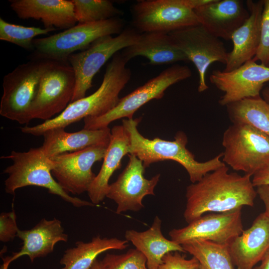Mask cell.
I'll use <instances>...</instances> for the list:
<instances>
[{"mask_svg": "<svg viewBox=\"0 0 269 269\" xmlns=\"http://www.w3.org/2000/svg\"><path fill=\"white\" fill-rule=\"evenodd\" d=\"M251 175L229 172L226 165L208 173L186 188L183 213L189 223L207 213H222L253 207L257 195Z\"/></svg>", "mask_w": 269, "mask_h": 269, "instance_id": "obj_1", "label": "cell"}, {"mask_svg": "<svg viewBox=\"0 0 269 269\" xmlns=\"http://www.w3.org/2000/svg\"><path fill=\"white\" fill-rule=\"evenodd\" d=\"M128 61L120 51L116 53L107 65L102 82L92 94L70 103L57 116L33 126L20 128L24 134L42 135L50 129H64L87 117L105 115L118 104L119 94L131 79V70L126 67Z\"/></svg>", "mask_w": 269, "mask_h": 269, "instance_id": "obj_2", "label": "cell"}, {"mask_svg": "<svg viewBox=\"0 0 269 269\" xmlns=\"http://www.w3.org/2000/svg\"><path fill=\"white\" fill-rule=\"evenodd\" d=\"M141 120V118L124 119L122 125L130 139L129 154L134 155L140 159L145 168L153 163L172 160L186 169L190 180L194 183L200 180L208 173L226 165L221 160L223 153L204 162L197 161L194 155L186 148L188 139L183 132H178L172 141L159 137L152 139L144 137L137 128Z\"/></svg>", "mask_w": 269, "mask_h": 269, "instance_id": "obj_3", "label": "cell"}, {"mask_svg": "<svg viewBox=\"0 0 269 269\" xmlns=\"http://www.w3.org/2000/svg\"><path fill=\"white\" fill-rule=\"evenodd\" d=\"M1 158L12 161V164L3 170L7 174L4 190L8 194H14L20 188L36 186L46 188L49 193L59 196L76 207L95 205L70 195L60 187L51 173L54 162L45 155L40 147L31 148L25 152L13 150Z\"/></svg>", "mask_w": 269, "mask_h": 269, "instance_id": "obj_4", "label": "cell"}, {"mask_svg": "<svg viewBox=\"0 0 269 269\" xmlns=\"http://www.w3.org/2000/svg\"><path fill=\"white\" fill-rule=\"evenodd\" d=\"M124 25L125 21L120 17L78 23L61 32L35 38L33 50L36 59L68 62L71 55L87 49L100 38L120 34L125 29Z\"/></svg>", "mask_w": 269, "mask_h": 269, "instance_id": "obj_5", "label": "cell"}, {"mask_svg": "<svg viewBox=\"0 0 269 269\" xmlns=\"http://www.w3.org/2000/svg\"><path fill=\"white\" fill-rule=\"evenodd\" d=\"M47 60L36 59L18 65L3 79L0 115L21 124L31 120L30 110Z\"/></svg>", "mask_w": 269, "mask_h": 269, "instance_id": "obj_6", "label": "cell"}, {"mask_svg": "<svg viewBox=\"0 0 269 269\" xmlns=\"http://www.w3.org/2000/svg\"><path fill=\"white\" fill-rule=\"evenodd\" d=\"M223 161L253 176L269 162V137L248 124L233 123L224 133Z\"/></svg>", "mask_w": 269, "mask_h": 269, "instance_id": "obj_7", "label": "cell"}, {"mask_svg": "<svg viewBox=\"0 0 269 269\" xmlns=\"http://www.w3.org/2000/svg\"><path fill=\"white\" fill-rule=\"evenodd\" d=\"M191 75V70L186 65L176 64L169 67L121 98L116 106L107 113L85 118L84 129L99 130L108 127L112 122L121 118L133 119L134 113L141 107L151 100L161 99L168 87Z\"/></svg>", "mask_w": 269, "mask_h": 269, "instance_id": "obj_8", "label": "cell"}, {"mask_svg": "<svg viewBox=\"0 0 269 269\" xmlns=\"http://www.w3.org/2000/svg\"><path fill=\"white\" fill-rule=\"evenodd\" d=\"M140 33L133 27H127L118 35L103 37L87 49L75 53L68 58L76 77V86L71 102L86 97L92 86L93 79L103 66L120 50L133 44Z\"/></svg>", "mask_w": 269, "mask_h": 269, "instance_id": "obj_9", "label": "cell"}, {"mask_svg": "<svg viewBox=\"0 0 269 269\" xmlns=\"http://www.w3.org/2000/svg\"><path fill=\"white\" fill-rule=\"evenodd\" d=\"M75 86V73L68 62L47 60L31 105L32 120L45 121L61 114L71 102Z\"/></svg>", "mask_w": 269, "mask_h": 269, "instance_id": "obj_10", "label": "cell"}, {"mask_svg": "<svg viewBox=\"0 0 269 269\" xmlns=\"http://www.w3.org/2000/svg\"><path fill=\"white\" fill-rule=\"evenodd\" d=\"M132 25L139 33L170 32L200 24L194 10L181 0H144L132 8Z\"/></svg>", "mask_w": 269, "mask_h": 269, "instance_id": "obj_11", "label": "cell"}, {"mask_svg": "<svg viewBox=\"0 0 269 269\" xmlns=\"http://www.w3.org/2000/svg\"><path fill=\"white\" fill-rule=\"evenodd\" d=\"M175 45L195 66L199 75L198 91L208 89L205 74L214 62L226 64L228 53L224 44L201 25L187 27L169 33Z\"/></svg>", "mask_w": 269, "mask_h": 269, "instance_id": "obj_12", "label": "cell"}, {"mask_svg": "<svg viewBox=\"0 0 269 269\" xmlns=\"http://www.w3.org/2000/svg\"><path fill=\"white\" fill-rule=\"evenodd\" d=\"M241 210L205 214L184 227L171 230L169 236L181 245L206 241L228 246L244 231Z\"/></svg>", "mask_w": 269, "mask_h": 269, "instance_id": "obj_13", "label": "cell"}, {"mask_svg": "<svg viewBox=\"0 0 269 269\" xmlns=\"http://www.w3.org/2000/svg\"><path fill=\"white\" fill-rule=\"evenodd\" d=\"M108 145H95L50 158L54 162L52 176L68 194L80 195L87 192L96 176L92 166L104 158Z\"/></svg>", "mask_w": 269, "mask_h": 269, "instance_id": "obj_14", "label": "cell"}, {"mask_svg": "<svg viewBox=\"0 0 269 269\" xmlns=\"http://www.w3.org/2000/svg\"><path fill=\"white\" fill-rule=\"evenodd\" d=\"M209 80L224 93L219 104L227 106L245 98L260 96L264 84L269 81V66L252 59L230 71L214 70Z\"/></svg>", "mask_w": 269, "mask_h": 269, "instance_id": "obj_15", "label": "cell"}, {"mask_svg": "<svg viewBox=\"0 0 269 269\" xmlns=\"http://www.w3.org/2000/svg\"><path fill=\"white\" fill-rule=\"evenodd\" d=\"M129 157L128 164L117 180L110 184L106 195L117 204V214L143 208V198L155 195L154 190L160 176L157 174L150 179H146L142 161L133 154H130Z\"/></svg>", "mask_w": 269, "mask_h": 269, "instance_id": "obj_16", "label": "cell"}, {"mask_svg": "<svg viewBox=\"0 0 269 269\" xmlns=\"http://www.w3.org/2000/svg\"><path fill=\"white\" fill-rule=\"evenodd\" d=\"M228 247L237 269H253L269 251V218L260 214Z\"/></svg>", "mask_w": 269, "mask_h": 269, "instance_id": "obj_17", "label": "cell"}, {"mask_svg": "<svg viewBox=\"0 0 269 269\" xmlns=\"http://www.w3.org/2000/svg\"><path fill=\"white\" fill-rule=\"evenodd\" d=\"M193 10L207 31L227 40L250 15L241 0H214Z\"/></svg>", "mask_w": 269, "mask_h": 269, "instance_id": "obj_18", "label": "cell"}, {"mask_svg": "<svg viewBox=\"0 0 269 269\" xmlns=\"http://www.w3.org/2000/svg\"><path fill=\"white\" fill-rule=\"evenodd\" d=\"M19 18L40 20L44 28L66 30L76 25L74 5L68 0H10Z\"/></svg>", "mask_w": 269, "mask_h": 269, "instance_id": "obj_19", "label": "cell"}, {"mask_svg": "<svg viewBox=\"0 0 269 269\" xmlns=\"http://www.w3.org/2000/svg\"><path fill=\"white\" fill-rule=\"evenodd\" d=\"M246 4L250 15L232 35L233 47L228 53L224 71L233 70L253 59L259 47L264 0H248Z\"/></svg>", "mask_w": 269, "mask_h": 269, "instance_id": "obj_20", "label": "cell"}, {"mask_svg": "<svg viewBox=\"0 0 269 269\" xmlns=\"http://www.w3.org/2000/svg\"><path fill=\"white\" fill-rule=\"evenodd\" d=\"M109 127L99 130L83 129L68 133L64 129H53L45 132L40 146L45 155L51 158L65 153L81 150L98 144H109L111 137Z\"/></svg>", "mask_w": 269, "mask_h": 269, "instance_id": "obj_21", "label": "cell"}, {"mask_svg": "<svg viewBox=\"0 0 269 269\" xmlns=\"http://www.w3.org/2000/svg\"><path fill=\"white\" fill-rule=\"evenodd\" d=\"M16 237L22 241V246L18 252L13 253L12 261L26 255L31 263L37 258L52 253L58 242L68 240L61 222L56 218L49 220L43 219L29 230L19 229Z\"/></svg>", "mask_w": 269, "mask_h": 269, "instance_id": "obj_22", "label": "cell"}, {"mask_svg": "<svg viewBox=\"0 0 269 269\" xmlns=\"http://www.w3.org/2000/svg\"><path fill=\"white\" fill-rule=\"evenodd\" d=\"M111 137L103 162L87 192L94 205L99 204L106 197L109 187V180L114 172L120 168L121 160L129 153L130 139L123 125L114 126L111 130Z\"/></svg>", "mask_w": 269, "mask_h": 269, "instance_id": "obj_23", "label": "cell"}, {"mask_svg": "<svg viewBox=\"0 0 269 269\" xmlns=\"http://www.w3.org/2000/svg\"><path fill=\"white\" fill-rule=\"evenodd\" d=\"M129 61L137 56L145 57L152 65L189 62L187 56L174 43L169 34L161 32L140 33L136 41L121 52Z\"/></svg>", "mask_w": 269, "mask_h": 269, "instance_id": "obj_24", "label": "cell"}, {"mask_svg": "<svg viewBox=\"0 0 269 269\" xmlns=\"http://www.w3.org/2000/svg\"><path fill=\"white\" fill-rule=\"evenodd\" d=\"M161 219L156 216L147 230L142 232L129 230L125 232L126 240L132 242L145 257L148 269H158L163 257L168 253H186L182 245L164 237L161 230Z\"/></svg>", "mask_w": 269, "mask_h": 269, "instance_id": "obj_25", "label": "cell"}, {"mask_svg": "<svg viewBox=\"0 0 269 269\" xmlns=\"http://www.w3.org/2000/svg\"><path fill=\"white\" fill-rule=\"evenodd\" d=\"M127 240L116 238L94 237L91 241H78L75 247L66 250L60 261L64 266L61 269H89L97 257L111 250H124L128 247Z\"/></svg>", "mask_w": 269, "mask_h": 269, "instance_id": "obj_26", "label": "cell"}, {"mask_svg": "<svg viewBox=\"0 0 269 269\" xmlns=\"http://www.w3.org/2000/svg\"><path fill=\"white\" fill-rule=\"evenodd\" d=\"M226 107L233 123L248 124L269 137V104L260 96L242 99Z\"/></svg>", "mask_w": 269, "mask_h": 269, "instance_id": "obj_27", "label": "cell"}, {"mask_svg": "<svg viewBox=\"0 0 269 269\" xmlns=\"http://www.w3.org/2000/svg\"><path fill=\"white\" fill-rule=\"evenodd\" d=\"M182 246L186 253L198 260L201 269H234L227 245L194 241Z\"/></svg>", "mask_w": 269, "mask_h": 269, "instance_id": "obj_28", "label": "cell"}, {"mask_svg": "<svg viewBox=\"0 0 269 269\" xmlns=\"http://www.w3.org/2000/svg\"><path fill=\"white\" fill-rule=\"evenodd\" d=\"M75 18L78 23L103 21L123 15L109 0H71Z\"/></svg>", "mask_w": 269, "mask_h": 269, "instance_id": "obj_29", "label": "cell"}, {"mask_svg": "<svg viewBox=\"0 0 269 269\" xmlns=\"http://www.w3.org/2000/svg\"><path fill=\"white\" fill-rule=\"evenodd\" d=\"M57 30L54 28L24 26L9 23L0 18V39L15 44L26 50H33L35 37Z\"/></svg>", "mask_w": 269, "mask_h": 269, "instance_id": "obj_30", "label": "cell"}, {"mask_svg": "<svg viewBox=\"0 0 269 269\" xmlns=\"http://www.w3.org/2000/svg\"><path fill=\"white\" fill-rule=\"evenodd\" d=\"M102 263L104 269H148L145 257L136 249L120 255L107 254Z\"/></svg>", "mask_w": 269, "mask_h": 269, "instance_id": "obj_31", "label": "cell"}, {"mask_svg": "<svg viewBox=\"0 0 269 269\" xmlns=\"http://www.w3.org/2000/svg\"><path fill=\"white\" fill-rule=\"evenodd\" d=\"M264 0V8L261 22L260 40L256 55L253 60L261 64H269V0Z\"/></svg>", "mask_w": 269, "mask_h": 269, "instance_id": "obj_32", "label": "cell"}, {"mask_svg": "<svg viewBox=\"0 0 269 269\" xmlns=\"http://www.w3.org/2000/svg\"><path fill=\"white\" fill-rule=\"evenodd\" d=\"M179 252L167 253L163 257L158 269H201L198 260L194 257L186 259Z\"/></svg>", "mask_w": 269, "mask_h": 269, "instance_id": "obj_33", "label": "cell"}, {"mask_svg": "<svg viewBox=\"0 0 269 269\" xmlns=\"http://www.w3.org/2000/svg\"><path fill=\"white\" fill-rule=\"evenodd\" d=\"M19 229L16 223V217L13 210L2 212L0 214V241L7 243L13 240Z\"/></svg>", "mask_w": 269, "mask_h": 269, "instance_id": "obj_34", "label": "cell"}, {"mask_svg": "<svg viewBox=\"0 0 269 269\" xmlns=\"http://www.w3.org/2000/svg\"><path fill=\"white\" fill-rule=\"evenodd\" d=\"M252 180L253 185L256 187L269 185V162L253 175Z\"/></svg>", "mask_w": 269, "mask_h": 269, "instance_id": "obj_35", "label": "cell"}, {"mask_svg": "<svg viewBox=\"0 0 269 269\" xmlns=\"http://www.w3.org/2000/svg\"><path fill=\"white\" fill-rule=\"evenodd\" d=\"M257 193L264 204V213L269 218V185H261L257 187Z\"/></svg>", "mask_w": 269, "mask_h": 269, "instance_id": "obj_36", "label": "cell"}, {"mask_svg": "<svg viewBox=\"0 0 269 269\" xmlns=\"http://www.w3.org/2000/svg\"><path fill=\"white\" fill-rule=\"evenodd\" d=\"M253 269H269V251L261 261L260 265Z\"/></svg>", "mask_w": 269, "mask_h": 269, "instance_id": "obj_37", "label": "cell"}, {"mask_svg": "<svg viewBox=\"0 0 269 269\" xmlns=\"http://www.w3.org/2000/svg\"><path fill=\"white\" fill-rule=\"evenodd\" d=\"M12 262L11 257H7L3 259V264L0 269H7L9 264Z\"/></svg>", "mask_w": 269, "mask_h": 269, "instance_id": "obj_38", "label": "cell"}, {"mask_svg": "<svg viewBox=\"0 0 269 269\" xmlns=\"http://www.w3.org/2000/svg\"><path fill=\"white\" fill-rule=\"evenodd\" d=\"M89 269H104V268L102 261L97 259Z\"/></svg>", "mask_w": 269, "mask_h": 269, "instance_id": "obj_39", "label": "cell"}, {"mask_svg": "<svg viewBox=\"0 0 269 269\" xmlns=\"http://www.w3.org/2000/svg\"><path fill=\"white\" fill-rule=\"evenodd\" d=\"M263 99L269 104V87H266L262 91Z\"/></svg>", "mask_w": 269, "mask_h": 269, "instance_id": "obj_40", "label": "cell"}, {"mask_svg": "<svg viewBox=\"0 0 269 269\" xmlns=\"http://www.w3.org/2000/svg\"></svg>", "mask_w": 269, "mask_h": 269, "instance_id": "obj_41", "label": "cell"}]
</instances>
